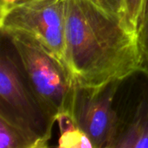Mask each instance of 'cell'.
I'll return each mask as SVG.
<instances>
[{
	"label": "cell",
	"mask_w": 148,
	"mask_h": 148,
	"mask_svg": "<svg viewBox=\"0 0 148 148\" xmlns=\"http://www.w3.org/2000/svg\"><path fill=\"white\" fill-rule=\"evenodd\" d=\"M64 59L78 88L122 82L140 72L138 34L88 0H67Z\"/></svg>",
	"instance_id": "obj_1"
},
{
	"label": "cell",
	"mask_w": 148,
	"mask_h": 148,
	"mask_svg": "<svg viewBox=\"0 0 148 148\" xmlns=\"http://www.w3.org/2000/svg\"><path fill=\"white\" fill-rule=\"evenodd\" d=\"M22 64L29 87L42 109L53 121L72 115L77 86L66 64L34 36L23 32L5 34Z\"/></svg>",
	"instance_id": "obj_2"
},
{
	"label": "cell",
	"mask_w": 148,
	"mask_h": 148,
	"mask_svg": "<svg viewBox=\"0 0 148 148\" xmlns=\"http://www.w3.org/2000/svg\"><path fill=\"white\" fill-rule=\"evenodd\" d=\"M66 3L67 0H18L0 6L1 32L29 34L65 63Z\"/></svg>",
	"instance_id": "obj_3"
},
{
	"label": "cell",
	"mask_w": 148,
	"mask_h": 148,
	"mask_svg": "<svg viewBox=\"0 0 148 148\" xmlns=\"http://www.w3.org/2000/svg\"><path fill=\"white\" fill-rule=\"evenodd\" d=\"M0 115L34 135L44 147H48L55 121L42 109L23 72L4 50L0 59Z\"/></svg>",
	"instance_id": "obj_4"
},
{
	"label": "cell",
	"mask_w": 148,
	"mask_h": 148,
	"mask_svg": "<svg viewBox=\"0 0 148 148\" xmlns=\"http://www.w3.org/2000/svg\"><path fill=\"white\" fill-rule=\"evenodd\" d=\"M121 82L101 88H76L72 116L94 148L112 147L118 135L121 125L113 108V101Z\"/></svg>",
	"instance_id": "obj_5"
},
{
	"label": "cell",
	"mask_w": 148,
	"mask_h": 148,
	"mask_svg": "<svg viewBox=\"0 0 148 148\" xmlns=\"http://www.w3.org/2000/svg\"><path fill=\"white\" fill-rule=\"evenodd\" d=\"M112 147H148V100L142 101L138 105L126 127H121Z\"/></svg>",
	"instance_id": "obj_6"
},
{
	"label": "cell",
	"mask_w": 148,
	"mask_h": 148,
	"mask_svg": "<svg viewBox=\"0 0 148 148\" xmlns=\"http://www.w3.org/2000/svg\"><path fill=\"white\" fill-rule=\"evenodd\" d=\"M34 135L0 115V148H43Z\"/></svg>",
	"instance_id": "obj_7"
},
{
	"label": "cell",
	"mask_w": 148,
	"mask_h": 148,
	"mask_svg": "<svg viewBox=\"0 0 148 148\" xmlns=\"http://www.w3.org/2000/svg\"><path fill=\"white\" fill-rule=\"evenodd\" d=\"M56 121L60 129L59 147L94 148L91 140L78 127L72 115L62 114L56 119Z\"/></svg>",
	"instance_id": "obj_8"
},
{
	"label": "cell",
	"mask_w": 148,
	"mask_h": 148,
	"mask_svg": "<svg viewBox=\"0 0 148 148\" xmlns=\"http://www.w3.org/2000/svg\"><path fill=\"white\" fill-rule=\"evenodd\" d=\"M125 1V23L135 33L138 32L143 20L148 0H124Z\"/></svg>",
	"instance_id": "obj_9"
},
{
	"label": "cell",
	"mask_w": 148,
	"mask_h": 148,
	"mask_svg": "<svg viewBox=\"0 0 148 148\" xmlns=\"http://www.w3.org/2000/svg\"><path fill=\"white\" fill-rule=\"evenodd\" d=\"M137 34L140 52V72L148 75V3Z\"/></svg>",
	"instance_id": "obj_10"
},
{
	"label": "cell",
	"mask_w": 148,
	"mask_h": 148,
	"mask_svg": "<svg viewBox=\"0 0 148 148\" xmlns=\"http://www.w3.org/2000/svg\"><path fill=\"white\" fill-rule=\"evenodd\" d=\"M93 4L106 13L120 18L125 22V1L124 0H88Z\"/></svg>",
	"instance_id": "obj_11"
}]
</instances>
